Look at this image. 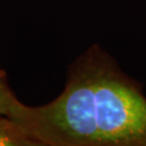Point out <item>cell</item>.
Wrapping results in <instances>:
<instances>
[{
    "label": "cell",
    "mask_w": 146,
    "mask_h": 146,
    "mask_svg": "<svg viewBox=\"0 0 146 146\" xmlns=\"http://www.w3.org/2000/svg\"><path fill=\"white\" fill-rule=\"evenodd\" d=\"M0 146H39L16 122L0 116Z\"/></svg>",
    "instance_id": "obj_2"
},
{
    "label": "cell",
    "mask_w": 146,
    "mask_h": 146,
    "mask_svg": "<svg viewBox=\"0 0 146 146\" xmlns=\"http://www.w3.org/2000/svg\"><path fill=\"white\" fill-rule=\"evenodd\" d=\"M17 101L19 99L8 84L5 72L0 69V116L8 117Z\"/></svg>",
    "instance_id": "obj_3"
},
{
    "label": "cell",
    "mask_w": 146,
    "mask_h": 146,
    "mask_svg": "<svg viewBox=\"0 0 146 146\" xmlns=\"http://www.w3.org/2000/svg\"><path fill=\"white\" fill-rule=\"evenodd\" d=\"M9 118L39 146H146V96L101 47L70 65L63 92L41 106L19 101Z\"/></svg>",
    "instance_id": "obj_1"
}]
</instances>
